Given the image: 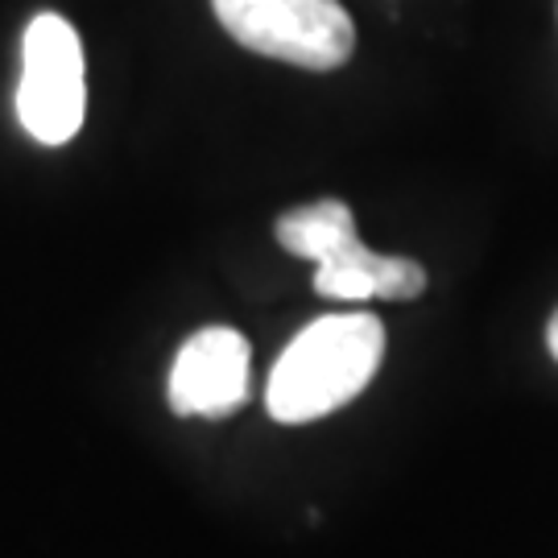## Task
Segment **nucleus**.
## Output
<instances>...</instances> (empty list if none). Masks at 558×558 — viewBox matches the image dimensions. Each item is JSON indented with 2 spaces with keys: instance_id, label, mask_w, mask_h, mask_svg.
Here are the masks:
<instances>
[{
  "instance_id": "f257e3e1",
  "label": "nucleus",
  "mask_w": 558,
  "mask_h": 558,
  "mask_svg": "<svg viewBox=\"0 0 558 558\" xmlns=\"http://www.w3.org/2000/svg\"><path fill=\"white\" fill-rule=\"evenodd\" d=\"M385 360V327L368 311L327 315L302 327L278 356L265 389L269 414L286 426L327 418L356 401Z\"/></svg>"
},
{
  "instance_id": "f03ea898",
  "label": "nucleus",
  "mask_w": 558,
  "mask_h": 558,
  "mask_svg": "<svg viewBox=\"0 0 558 558\" xmlns=\"http://www.w3.org/2000/svg\"><path fill=\"white\" fill-rule=\"evenodd\" d=\"M244 50L302 71H336L356 50V25L339 0H211Z\"/></svg>"
},
{
  "instance_id": "7ed1b4c3",
  "label": "nucleus",
  "mask_w": 558,
  "mask_h": 558,
  "mask_svg": "<svg viewBox=\"0 0 558 558\" xmlns=\"http://www.w3.org/2000/svg\"><path fill=\"white\" fill-rule=\"evenodd\" d=\"M17 117L41 145H66L87 117V71L75 25L59 13H38L21 41Z\"/></svg>"
},
{
  "instance_id": "20e7f679",
  "label": "nucleus",
  "mask_w": 558,
  "mask_h": 558,
  "mask_svg": "<svg viewBox=\"0 0 558 558\" xmlns=\"http://www.w3.org/2000/svg\"><path fill=\"white\" fill-rule=\"evenodd\" d=\"M253 380V352L248 339L232 327H203L186 339L170 368V410L199 414V418H228L248 398Z\"/></svg>"
},
{
  "instance_id": "39448f33",
  "label": "nucleus",
  "mask_w": 558,
  "mask_h": 558,
  "mask_svg": "<svg viewBox=\"0 0 558 558\" xmlns=\"http://www.w3.org/2000/svg\"><path fill=\"white\" fill-rule=\"evenodd\" d=\"M315 290L331 302H405L426 290V269L410 257H380L360 240H352L336 257L315 265Z\"/></svg>"
},
{
  "instance_id": "423d86ee",
  "label": "nucleus",
  "mask_w": 558,
  "mask_h": 558,
  "mask_svg": "<svg viewBox=\"0 0 558 558\" xmlns=\"http://www.w3.org/2000/svg\"><path fill=\"white\" fill-rule=\"evenodd\" d=\"M278 244L290 248L294 257L306 260H327L336 257L339 248H348L356 236V220H352V207L339 199H319L306 203V207H294L278 220Z\"/></svg>"
},
{
  "instance_id": "0eeeda50",
  "label": "nucleus",
  "mask_w": 558,
  "mask_h": 558,
  "mask_svg": "<svg viewBox=\"0 0 558 558\" xmlns=\"http://www.w3.org/2000/svg\"><path fill=\"white\" fill-rule=\"evenodd\" d=\"M546 343H550V352H555V360H558V315L550 319V331H546Z\"/></svg>"
}]
</instances>
